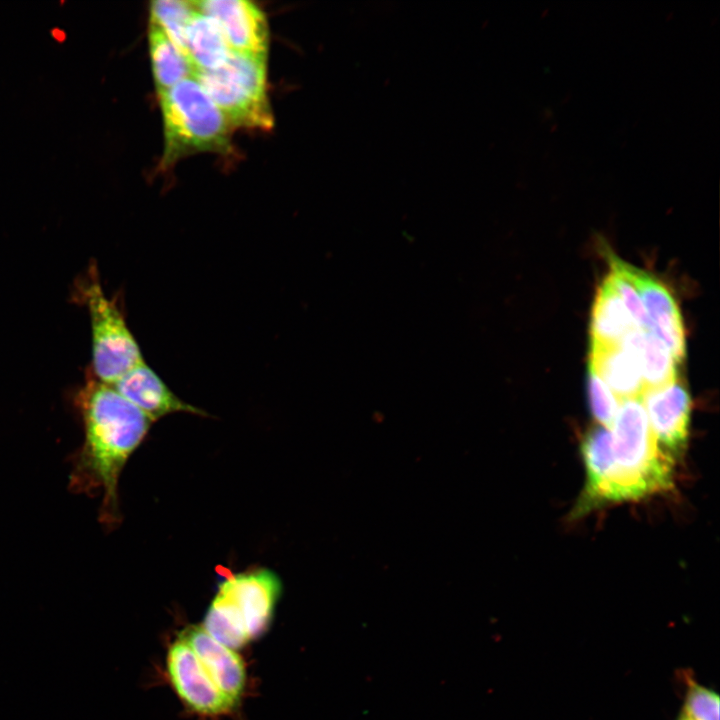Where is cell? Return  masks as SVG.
Wrapping results in <instances>:
<instances>
[{"label":"cell","instance_id":"4","mask_svg":"<svg viewBox=\"0 0 720 720\" xmlns=\"http://www.w3.org/2000/svg\"><path fill=\"white\" fill-rule=\"evenodd\" d=\"M194 78L226 117L231 128L271 130L274 117L267 92V58L231 52L213 70Z\"/></svg>","mask_w":720,"mask_h":720},{"label":"cell","instance_id":"9","mask_svg":"<svg viewBox=\"0 0 720 720\" xmlns=\"http://www.w3.org/2000/svg\"><path fill=\"white\" fill-rule=\"evenodd\" d=\"M169 679L178 696L193 711L204 715L228 712L235 703L209 677L194 652L182 640L168 651Z\"/></svg>","mask_w":720,"mask_h":720},{"label":"cell","instance_id":"19","mask_svg":"<svg viewBox=\"0 0 720 720\" xmlns=\"http://www.w3.org/2000/svg\"><path fill=\"white\" fill-rule=\"evenodd\" d=\"M149 11L150 23L158 26L179 51L188 58L186 35L195 11L193 1L157 0L150 3Z\"/></svg>","mask_w":720,"mask_h":720},{"label":"cell","instance_id":"14","mask_svg":"<svg viewBox=\"0 0 720 720\" xmlns=\"http://www.w3.org/2000/svg\"><path fill=\"white\" fill-rule=\"evenodd\" d=\"M639 328L609 279L602 281L593 302L590 325V343L619 344L632 330Z\"/></svg>","mask_w":720,"mask_h":720},{"label":"cell","instance_id":"13","mask_svg":"<svg viewBox=\"0 0 720 720\" xmlns=\"http://www.w3.org/2000/svg\"><path fill=\"white\" fill-rule=\"evenodd\" d=\"M591 368L619 399L637 398L644 393L639 360L621 344L590 343Z\"/></svg>","mask_w":720,"mask_h":720},{"label":"cell","instance_id":"1","mask_svg":"<svg viewBox=\"0 0 720 720\" xmlns=\"http://www.w3.org/2000/svg\"><path fill=\"white\" fill-rule=\"evenodd\" d=\"M79 400L85 438L73 478L81 488L102 491L104 520L113 522L118 516L120 474L153 421L97 379L87 383Z\"/></svg>","mask_w":720,"mask_h":720},{"label":"cell","instance_id":"23","mask_svg":"<svg viewBox=\"0 0 720 720\" xmlns=\"http://www.w3.org/2000/svg\"><path fill=\"white\" fill-rule=\"evenodd\" d=\"M677 720H688V719H686L685 717H683L682 715H680V717H679Z\"/></svg>","mask_w":720,"mask_h":720},{"label":"cell","instance_id":"22","mask_svg":"<svg viewBox=\"0 0 720 720\" xmlns=\"http://www.w3.org/2000/svg\"><path fill=\"white\" fill-rule=\"evenodd\" d=\"M608 259L610 273L607 275V278L613 289L622 300L636 325L644 331H651L650 320L636 289L616 265L613 254H610Z\"/></svg>","mask_w":720,"mask_h":720},{"label":"cell","instance_id":"6","mask_svg":"<svg viewBox=\"0 0 720 720\" xmlns=\"http://www.w3.org/2000/svg\"><path fill=\"white\" fill-rule=\"evenodd\" d=\"M613 259L636 289L648 318L651 331L680 362L686 353L684 326L675 298L670 290L648 272L632 266L617 256Z\"/></svg>","mask_w":720,"mask_h":720},{"label":"cell","instance_id":"12","mask_svg":"<svg viewBox=\"0 0 720 720\" xmlns=\"http://www.w3.org/2000/svg\"><path fill=\"white\" fill-rule=\"evenodd\" d=\"M182 640L194 652L215 685L235 704L246 682L242 659L232 649L212 638L202 626H189L181 634Z\"/></svg>","mask_w":720,"mask_h":720},{"label":"cell","instance_id":"10","mask_svg":"<svg viewBox=\"0 0 720 720\" xmlns=\"http://www.w3.org/2000/svg\"><path fill=\"white\" fill-rule=\"evenodd\" d=\"M220 585L239 608L250 639L265 632L282 591L278 575L266 568L254 569L232 575Z\"/></svg>","mask_w":720,"mask_h":720},{"label":"cell","instance_id":"7","mask_svg":"<svg viewBox=\"0 0 720 720\" xmlns=\"http://www.w3.org/2000/svg\"><path fill=\"white\" fill-rule=\"evenodd\" d=\"M193 4L217 22L233 52L267 58L269 26L264 12L253 2L203 0L193 1Z\"/></svg>","mask_w":720,"mask_h":720},{"label":"cell","instance_id":"11","mask_svg":"<svg viewBox=\"0 0 720 720\" xmlns=\"http://www.w3.org/2000/svg\"><path fill=\"white\" fill-rule=\"evenodd\" d=\"M111 386L153 422L178 412L206 415L200 408L179 398L145 361L130 369Z\"/></svg>","mask_w":720,"mask_h":720},{"label":"cell","instance_id":"16","mask_svg":"<svg viewBox=\"0 0 720 720\" xmlns=\"http://www.w3.org/2000/svg\"><path fill=\"white\" fill-rule=\"evenodd\" d=\"M148 43L158 97L182 80L194 77L195 69L189 59L153 23H149Z\"/></svg>","mask_w":720,"mask_h":720},{"label":"cell","instance_id":"17","mask_svg":"<svg viewBox=\"0 0 720 720\" xmlns=\"http://www.w3.org/2000/svg\"><path fill=\"white\" fill-rule=\"evenodd\" d=\"M202 627L212 638L232 650L241 648L250 639L239 608L221 585Z\"/></svg>","mask_w":720,"mask_h":720},{"label":"cell","instance_id":"21","mask_svg":"<svg viewBox=\"0 0 720 720\" xmlns=\"http://www.w3.org/2000/svg\"><path fill=\"white\" fill-rule=\"evenodd\" d=\"M587 394L594 419L599 425L610 429L618 410L619 399L589 367L587 374Z\"/></svg>","mask_w":720,"mask_h":720},{"label":"cell","instance_id":"18","mask_svg":"<svg viewBox=\"0 0 720 720\" xmlns=\"http://www.w3.org/2000/svg\"><path fill=\"white\" fill-rule=\"evenodd\" d=\"M639 367L644 391L662 388L678 379L677 361L664 343L650 331L644 332Z\"/></svg>","mask_w":720,"mask_h":720},{"label":"cell","instance_id":"20","mask_svg":"<svg viewBox=\"0 0 720 720\" xmlns=\"http://www.w3.org/2000/svg\"><path fill=\"white\" fill-rule=\"evenodd\" d=\"M686 692L681 715L688 720H719V695L685 675Z\"/></svg>","mask_w":720,"mask_h":720},{"label":"cell","instance_id":"2","mask_svg":"<svg viewBox=\"0 0 720 720\" xmlns=\"http://www.w3.org/2000/svg\"><path fill=\"white\" fill-rule=\"evenodd\" d=\"M610 431L612 457L601 474L583 489L575 505L580 515L672 487L674 460L659 447L641 397L619 401Z\"/></svg>","mask_w":720,"mask_h":720},{"label":"cell","instance_id":"3","mask_svg":"<svg viewBox=\"0 0 720 720\" xmlns=\"http://www.w3.org/2000/svg\"><path fill=\"white\" fill-rule=\"evenodd\" d=\"M158 98L164 132L162 169L193 154L229 151L232 128L194 77L182 80Z\"/></svg>","mask_w":720,"mask_h":720},{"label":"cell","instance_id":"8","mask_svg":"<svg viewBox=\"0 0 720 720\" xmlns=\"http://www.w3.org/2000/svg\"><path fill=\"white\" fill-rule=\"evenodd\" d=\"M652 433L671 459L687 447L691 400L686 386L677 379L667 386L646 390L641 396Z\"/></svg>","mask_w":720,"mask_h":720},{"label":"cell","instance_id":"15","mask_svg":"<svg viewBox=\"0 0 720 720\" xmlns=\"http://www.w3.org/2000/svg\"><path fill=\"white\" fill-rule=\"evenodd\" d=\"M186 47L195 72L220 67L232 52L217 22L196 8L188 25Z\"/></svg>","mask_w":720,"mask_h":720},{"label":"cell","instance_id":"5","mask_svg":"<svg viewBox=\"0 0 720 720\" xmlns=\"http://www.w3.org/2000/svg\"><path fill=\"white\" fill-rule=\"evenodd\" d=\"M81 290L92 331V363L96 379L112 385L144 361L140 347L117 305L103 292L95 269Z\"/></svg>","mask_w":720,"mask_h":720}]
</instances>
